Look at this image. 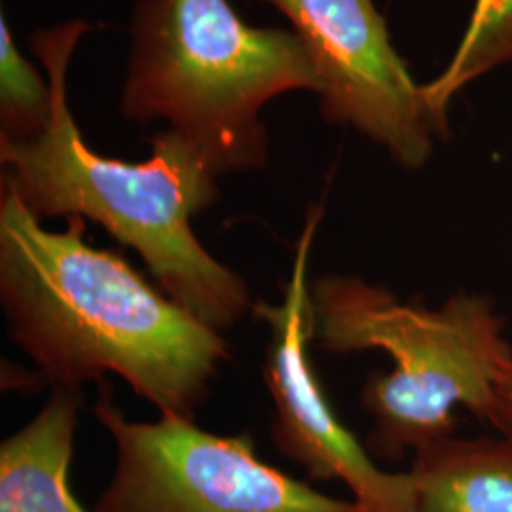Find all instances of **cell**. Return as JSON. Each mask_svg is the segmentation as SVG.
<instances>
[{
    "mask_svg": "<svg viewBox=\"0 0 512 512\" xmlns=\"http://www.w3.org/2000/svg\"><path fill=\"white\" fill-rule=\"evenodd\" d=\"M0 302L10 336L54 387L118 374L162 416L194 420L228 344L128 260L86 239V220L46 230L0 184Z\"/></svg>",
    "mask_w": 512,
    "mask_h": 512,
    "instance_id": "1",
    "label": "cell"
},
{
    "mask_svg": "<svg viewBox=\"0 0 512 512\" xmlns=\"http://www.w3.org/2000/svg\"><path fill=\"white\" fill-rule=\"evenodd\" d=\"M80 391L54 387L37 418L0 446V512H86L69 469Z\"/></svg>",
    "mask_w": 512,
    "mask_h": 512,
    "instance_id": "8",
    "label": "cell"
},
{
    "mask_svg": "<svg viewBox=\"0 0 512 512\" xmlns=\"http://www.w3.org/2000/svg\"><path fill=\"white\" fill-rule=\"evenodd\" d=\"M313 327L330 353L380 349L389 374H372L363 404L374 418L368 450L403 458L450 437L456 406L497 425L501 387L512 370L503 321L488 298L459 293L440 308L406 304L359 275H325L311 289Z\"/></svg>",
    "mask_w": 512,
    "mask_h": 512,
    "instance_id": "4",
    "label": "cell"
},
{
    "mask_svg": "<svg viewBox=\"0 0 512 512\" xmlns=\"http://www.w3.org/2000/svg\"><path fill=\"white\" fill-rule=\"evenodd\" d=\"M95 416L116 465L93 512H363L262 461L247 433L215 435L179 416L131 421L105 393Z\"/></svg>",
    "mask_w": 512,
    "mask_h": 512,
    "instance_id": "5",
    "label": "cell"
},
{
    "mask_svg": "<svg viewBox=\"0 0 512 512\" xmlns=\"http://www.w3.org/2000/svg\"><path fill=\"white\" fill-rule=\"evenodd\" d=\"M414 512H512V439L433 440L410 467Z\"/></svg>",
    "mask_w": 512,
    "mask_h": 512,
    "instance_id": "9",
    "label": "cell"
},
{
    "mask_svg": "<svg viewBox=\"0 0 512 512\" xmlns=\"http://www.w3.org/2000/svg\"><path fill=\"white\" fill-rule=\"evenodd\" d=\"M54 90L46 76L16 46L6 16H0V139L25 141L50 122Z\"/></svg>",
    "mask_w": 512,
    "mask_h": 512,
    "instance_id": "11",
    "label": "cell"
},
{
    "mask_svg": "<svg viewBox=\"0 0 512 512\" xmlns=\"http://www.w3.org/2000/svg\"><path fill=\"white\" fill-rule=\"evenodd\" d=\"M512 63V0H475L473 12L448 67L423 92L448 120V105L467 84Z\"/></svg>",
    "mask_w": 512,
    "mask_h": 512,
    "instance_id": "10",
    "label": "cell"
},
{
    "mask_svg": "<svg viewBox=\"0 0 512 512\" xmlns=\"http://www.w3.org/2000/svg\"><path fill=\"white\" fill-rule=\"evenodd\" d=\"M323 213V203L308 209L283 298L253 306L272 332L262 372L274 401L275 448L302 465L313 480H342L363 512H414L410 473H387L374 463L336 416L311 363L308 344L315 327L308 264Z\"/></svg>",
    "mask_w": 512,
    "mask_h": 512,
    "instance_id": "7",
    "label": "cell"
},
{
    "mask_svg": "<svg viewBox=\"0 0 512 512\" xmlns=\"http://www.w3.org/2000/svg\"><path fill=\"white\" fill-rule=\"evenodd\" d=\"M129 35L124 118L167 120L217 177L268 164V101L323 88L294 31L247 25L228 0H139Z\"/></svg>",
    "mask_w": 512,
    "mask_h": 512,
    "instance_id": "3",
    "label": "cell"
},
{
    "mask_svg": "<svg viewBox=\"0 0 512 512\" xmlns=\"http://www.w3.org/2000/svg\"><path fill=\"white\" fill-rule=\"evenodd\" d=\"M495 429L503 435L512 439V370L507 378V382L501 387V397H499V420Z\"/></svg>",
    "mask_w": 512,
    "mask_h": 512,
    "instance_id": "12",
    "label": "cell"
},
{
    "mask_svg": "<svg viewBox=\"0 0 512 512\" xmlns=\"http://www.w3.org/2000/svg\"><path fill=\"white\" fill-rule=\"evenodd\" d=\"M90 31L82 19L40 29L31 48L54 90L50 122L25 141L0 139L2 183L38 220L80 217L145 260L158 285L211 329L234 327L251 310L245 281L196 238L192 219L219 202L217 175L184 137L165 129L139 164L95 152L69 107V65Z\"/></svg>",
    "mask_w": 512,
    "mask_h": 512,
    "instance_id": "2",
    "label": "cell"
},
{
    "mask_svg": "<svg viewBox=\"0 0 512 512\" xmlns=\"http://www.w3.org/2000/svg\"><path fill=\"white\" fill-rule=\"evenodd\" d=\"M291 21L321 78L325 122L351 126L395 164L421 169L450 122L429 105L423 84L395 50L374 0H264Z\"/></svg>",
    "mask_w": 512,
    "mask_h": 512,
    "instance_id": "6",
    "label": "cell"
}]
</instances>
